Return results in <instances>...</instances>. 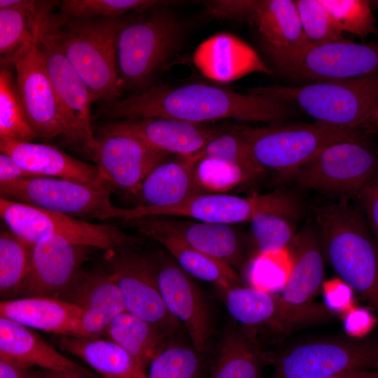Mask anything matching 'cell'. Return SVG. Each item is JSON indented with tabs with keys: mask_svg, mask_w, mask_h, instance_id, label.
<instances>
[{
	"mask_svg": "<svg viewBox=\"0 0 378 378\" xmlns=\"http://www.w3.org/2000/svg\"><path fill=\"white\" fill-rule=\"evenodd\" d=\"M149 365L148 378H206L202 356L184 345L169 343Z\"/></svg>",
	"mask_w": 378,
	"mask_h": 378,
	"instance_id": "f35d334b",
	"label": "cell"
},
{
	"mask_svg": "<svg viewBox=\"0 0 378 378\" xmlns=\"http://www.w3.org/2000/svg\"><path fill=\"white\" fill-rule=\"evenodd\" d=\"M1 153L11 156L25 170L40 177L66 179L84 184L97 183L95 165L74 158L57 148L0 136Z\"/></svg>",
	"mask_w": 378,
	"mask_h": 378,
	"instance_id": "4316f807",
	"label": "cell"
},
{
	"mask_svg": "<svg viewBox=\"0 0 378 378\" xmlns=\"http://www.w3.org/2000/svg\"><path fill=\"white\" fill-rule=\"evenodd\" d=\"M37 41L1 62L15 68L23 105L37 138L51 141L62 137L69 143L68 128Z\"/></svg>",
	"mask_w": 378,
	"mask_h": 378,
	"instance_id": "4fadbf2b",
	"label": "cell"
},
{
	"mask_svg": "<svg viewBox=\"0 0 378 378\" xmlns=\"http://www.w3.org/2000/svg\"><path fill=\"white\" fill-rule=\"evenodd\" d=\"M365 372L366 371H354L337 376L305 378H362Z\"/></svg>",
	"mask_w": 378,
	"mask_h": 378,
	"instance_id": "c3c4849f",
	"label": "cell"
},
{
	"mask_svg": "<svg viewBox=\"0 0 378 378\" xmlns=\"http://www.w3.org/2000/svg\"><path fill=\"white\" fill-rule=\"evenodd\" d=\"M336 27L365 41L377 34V20L371 1L367 0H321Z\"/></svg>",
	"mask_w": 378,
	"mask_h": 378,
	"instance_id": "ab89813d",
	"label": "cell"
},
{
	"mask_svg": "<svg viewBox=\"0 0 378 378\" xmlns=\"http://www.w3.org/2000/svg\"><path fill=\"white\" fill-rule=\"evenodd\" d=\"M376 134H378V132H377V133H376Z\"/></svg>",
	"mask_w": 378,
	"mask_h": 378,
	"instance_id": "816d5d0a",
	"label": "cell"
},
{
	"mask_svg": "<svg viewBox=\"0 0 378 378\" xmlns=\"http://www.w3.org/2000/svg\"><path fill=\"white\" fill-rule=\"evenodd\" d=\"M202 158L201 150L190 155H178L160 164L132 197L136 206H170L204 193L196 176L197 166Z\"/></svg>",
	"mask_w": 378,
	"mask_h": 378,
	"instance_id": "cb8c5ba5",
	"label": "cell"
},
{
	"mask_svg": "<svg viewBox=\"0 0 378 378\" xmlns=\"http://www.w3.org/2000/svg\"><path fill=\"white\" fill-rule=\"evenodd\" d=\"M289 79L307 83L352 79L378 73V42L345 39L308 45L274 69Z\"/></svg>",
	"mask_w": 378,
	"mask_h": 378,
	"instance_id": "7c38bea8",
	"label": "cell"
},
{
	"mask_svg": "<svg viewBox=\"0 0 378 378\" xmlns=\"http://www.w3.org/2000/svg\"><path fill=\"white\" fill-rule=\"evenodd\" d=\"M205 6L216 18L248 22L274 69L309 45L295 1L215 0Z\"/></svg>",
	"mask_w": 378,
	"mask_h": 378,
	"instance_id": "ba28073f",
	"label": "cell"
},
{
	"mask_svg": "<svg viewBox=\"0 0 378 378\" xmlns=\"http://www.w3.org/2000/svg\"><path fill=\"white\" fill-rule=\"evenodd\" d=\"M94 249L59 237L36 242L17 298L54 297L69 284Z\"/></svg>",
	"mask_w": 378,
	"mask_h": 378,
	"instance_id": "44dd1931",
	"label": "cell"
},
{
	"mask_svg": "<svg viewBox=\"0 0 378 378\" xmlns=\"http://www.w3.org/2000/svg\"><path fill=\"white\" fill-rule=\"evenodd\" d=\"M326 260L378 315V246L365 218L347 200L316 211Z\"/></svg>",
	"mask_w": 378,
	"mask_h": 378,
	"instance_id": "7a4b0ae2",
	"label": "cell"
},
{
	"mask_svg": "<svg viewBox=\"0 0 378 378\" xmlns=\"http://www.w3.org/2000/svg\"><path fill=\"white\" fill-rule=\"evenodd\" d=\"M365 220L378 246V175L365 187L358 197Z\"/></svg>",
	"mask_w": 378,
	"mask_h": 378,
	"instance_id": "7bdbcfd3",
	"label": "cell"
},
{
	"mask_svg": "<svg viewBox=\"0 0 378 378\" xmlns=\"http://www.w3.org/2000/svg\"><path fill=\"white\" fill-rule=\"evenodd\" d=\"M150 238L161 244L190 276L211 283L217 288H227L240 284L239 276L234 268L229 265L176 239L162 235H153Z\"/></svg>",
	"mask_w": 378,
	"mask_h": 378,
	"instance_id": "836d02e7",
	"label": "cell"
},
{
	"mask_svg": "<svg viewBox=\"0 0 378 378\" xmlns=\"http://www.w3.org/2000/svg\"><path fill=\"white\" fill-rule=\"evenodd\" d=\"M289 248L290 268L280 296L294 305L312 304L325 274L326 258L316 227L308 225L302 227Z\"/></svg>",
	"mask_w": 378,
	"mask_h": 378,
	"instance_id": "d4e9b609",
	"label": "cell"
},
{
	"mask_svg": "<svg viewBox=\"0 0 378 378\" xmlns=\"http://www.w3.org/2000/svg\"><path fill=\"white\" fill-rule=\"evenodd\" d=\"M282 193L283 190H276L250 197L202 193L170 206L122 209L120 216L123 220L150 215L188 217L202 222L232 225L249 222L256 213L274 205Z\"/></svg>",
	"mask_w": 378,
	"mask_h": 378,
	"instance_id": "ffe728a7",
	"label": "cell"
},
{
	"mask_svg": "<svg viewBox=\"0 0 378 378\" xmlns=\"http://www.w3.org/2000/svg\"><path fill=\"white\" fill-rule=\"evenodd\" d=\"M370 133H360L330 144L290 178L300 188L340 200L358 198L378 175V149Z\"/></svg>",
	"mask_w": 378,
	"mask_h": 378,
	"instance_id": "52a82bcc",
	"label": "cell"
},
{
	"mask_svg": "<svg viewBox=\"0 0 378 378\" xmlns=\"http://www.w3.org/2000/svg\"><path fill=\"white\" fill-rule=\"evenodd\" d=\"M33 378H102L97 374H86L79 372L60 371L41 369L35 371Z\"/></svg>",
	"mask_w": 378,
	"mask_h": 378,
	"instance_id": "bcb514c9",
	"label": "cell"
},
{
	"mask_svg": "<svg viewBox=\"0 0 378 378\" xmlns=\"http://www.w3.org/2000/svg\"><path fill=\"white\" fill-rule=\"evenodd\" d=\"M172 3L156 0H64L60 3L59 15L53 17L52 24L57 27L74 19L122 18L132 10L145 11Z\"/></svg>",
	"mask_w": 378,
	"mask_h": 378,
	"instance_id": "8d00e7d4",
	"label": "cell"
},
{
	"mask_svg": "<svg viewBox=\"0 0 378 378\" xmlns=\"http://www.w3.org/2000/svg\"><path fill=\"white\" fill-rule=\"evenodd\" d=\"M37 44L68 128L69 144L82 146L92 155L97 140L92 129L90 91L57 45L48 26L41 32Z\"/></svg>",
	"mask_w": 378,
	"mask_h": 378,
	"instance_id": "9a60e30c",
	"label": "cell"
},
{
	"mask_svg": "<svg viewBox=\"0 0 378 378\" xmlns=\"http://www.w3.org/2000/svg\"><path fill=\"white\" fill-rule=\"evenodd\" d=\"M217 290L230 316L248 327L266 326L286 334L315 324L318 319L314 304L294 305L255 287L238 285Z\"/></svg>",
	"mask_w": 378,
	"mask_h": 378,
	"instance_id": "d6986e66",
	"label": "cell"
},
{
	"mask_svg": "<svg viewBox=\"0 0 378 378\" xmlns=\"http://www.w3.org/2000/svg\"><path fill=\"white\" fill-rule=\"evenodd\" d=\"M267 361L275 378L332 377L354 371L378 370V340L338 337L288 347Z\"/></svg>",
	"mask_w": 378,
	"mask_h": 378,
	"instance_id": "9c48e42d",
	"label": "cell"
},
{
	"mask_svg": "<svg viewBox=\"0 0 378 378\" xmlns=\"http://www.w3.org/2000/svg\"><path fill=\"white\" fill-rule=\"evenodd\" d=\"M123 221L143 235L149 237L162 235L176 239L233 268L240 267L243 262L244 239L232 225L158 215Z\"/></svg>",
	"mask_w": 378,
	"mask_h": 378,
	"instance_id": "ac0fdd59",
	"label": "cell"
},
{
	"mask_svg": "<svg viewBox=\"0 0 378 378\" xmlns=\"http://www.w3.org/2000/svg\"><path fill=\"white\" fill-rule=\"evenodd\" d=\"M265 172L290 180L303 165L326 146L363 131L314 124H270L251 127L235 125Z\"/></svg>",
	"mask_w": 378,
	"mask_h": 378,
	"instance_id": "8992f818",
	"label": "cell"
},
{
	"mask_svg": "<svg viewBox=\"0 0 378 378\" xmlns=\"http://www.w3.org/2000/svg\"><path fill=\"white\" fill-rule=\"evenodd\" d=\"M97 146L92 155L98 171L97 182L134 196L150 172L169 154L158 150L132 136L98 132Z\"/></svg>",
	"mask_w": 378,
	"mask_h": 378,
	"instance_id": "2e32d148",
	"label": "cell"
},
{
	"mask_svg": "<svg viewBox=\"0 0 378 378\" xmlns=\"http://www.w3.org/2000/svg\"><path fill=\"white\" fill-rule=\"evenodd\" d=\"M58 347L90 365L102 378H148L145 368L110 339L55 335Z\"/></svg>",
	"mask_w": 378,
	"mask_h": 378,
	"instance_id": "f1b7e54d",
	"label": "cell"
},
{
	"mask_svg": "<svg viewBox=\"0 0 378 378\" xmlns=\"http://www.w3.org/2000/svg\"><path fill=\"white\" fill-rule=\"evenodd\" d=\"M128 18L74 19L50 30L92 102L118 99V40Z\"/></svg>",
	"mask_w": 378,
	"mask_h": 378,
	"instance_id": "3957f363",
	"label": "cell"
},
{
	"mask_svg": "<svg viewBox=\"0 0 378 378\" xmlns=\"http://www.w3.org/2000/svg\"><path fill=\"white\" fill-rule=\"evenodd\" d=\"M292 111L293 106L265 96L196 82L155 85L127 98L102 102L95 117L111 121L162 117L197 124L235 119L270 125L284 122Z\"/></svg>",
	"mask_w": 378,
	"mask_h": 378,
	"instance_id": "6da1fadb",
	"label": "cell"
},
{
	"mask_svg": "<svg viewBox=\"0 0 378 378\" xmlns=\"http://www.w3.org/2000/svg\"><path fill=\"white\" fill-rule=\"evenodd\" d=\"M33 244L18 237L7 226L0 231V293L4 300L17 298L30 265Z\"/></svg>",
	"mask_w": 378,
	"mask_h": 378,
	"instance_id": "e575fe53",
	"label": "cell"
},
{
	"mask_svg": "<svg viewBox=\"0 0 378 378\" xmlns=\"http://www.w3.org/2000/svg\"><path fill=\"white\" fill-rule=\"evenodd\" d=\"M36 177L40 176L25 170L11 156L0 153V184Z\"/></svg>",
	"mask_w": 378,
	"mask_h": 378,
	"instance_id": "ee69618b",
	"label": "cell"
},
{
	"mask_svg": "<svg viewBox=\"0 0 378 378\" xmlns=\"http://www.w3.org/2000/svg\"><path fill=\"white\" fill-rule=\"evenodd\" d=\"M55 1H0V54L5 59L37 41L53 14Z\"/></svg>",
	"mask_w": 378,
	"mask_h": 378,
	"instance_id": "f546056e",
	"label": "cell"
},
{
	"mask_svg": "<svg viewBox=\"0 0 378 378\" xmlns=\"http://www.w3.org/2000/svg\"><path fill=\"white\" fill-rule=\"evenodd\" d=\"M247 92L295 105L316 122L359 129L378 104V73L344 80L251 88Z\"/></svg>",
	"mask_w": 378,
	"mask_h": 378,
	"instance_id": "277c9868",
	"label": "cell"
},
{
	"mask_svg": "<svg viewBox=\"0 0 378 378\" xmlns=\"http://www.w3.org/2000/svg\"><path fill=\"white\" fill-rule=\"evenodd\" d=\"M35 371L31 368L0 358V378H33Z\"/></svg>",
	"mask_w": 378,
	"mask_h": 378,
	"instance_id": "f6af8a7d",
	"label": "cell"
},
{
	"mask_svg": "<svg viewBox=\"0 0 378 378\" xmlns=\"http://www.w3.org/2000/svg\"><path fill=\"white\" fill-rule=\"evenodd\" d=\"M106 335L144 368L167 346L170 337L158 326L126 311L112 319Z\"/></svg>",
	"mask_w": 378,
	"mask_h": 378,
	"instance_id": "d6a6232c",
	"label": "cell"
},
{
	"mask_svg": "<svg viewBox=\"0 0 378 378\" xmlns=\"http://www.w3.org/2000/svg\"><path fill=\"white\" fill-rule=\"evenodd\" d=\"M183 31V24L167 6L128 18L118 40L120 91L148 84L180 47Z\"/></svg>",
	"mask_w": 378,
	"mask_h": 378,
	"instance_id": "5b68a950",
	"label": "cell"
},
{
	"mask_svg": "<svg viewBox=\"0 0 378 378\" xmlns=\"http://www.w3.org/2000/svg\"><path fill=\"white\" fill-rule=\"evenodd\" d=\"M359 129L370 134L378 132V104L368 114Z\"/></svg>",
	"mask_w": 378,
	"mask_h": 378,
	"instance_id": "7dc6e473",
	"label": "cell"
},
{
	"mask_svg": "<svg viewBox=\"0 0 378 378\" xmlns=\"http://www.w3.org/2000/svg\"><path fill=\"white\" fill-rule=\"evenodd\" d=\"M0 136L21 141L37 138L29 122L16 76L6 65L0 71Z\"/></svg>",
	"mask_w": 378,
	"mask_h": 378,
	"instance_id": "d590c367",
	"label": "cell"
},
{
	"mask_svg": "<svg viewBox=\"0 0 378 378\" xmlns=\"http://www.w3.org/2000/svg\"><path fill=\"white\" fill-rule=\"evenodd\" d=\"M197 181L204 190H223L245 181L241 174L235 168L217 161L202 158L196 168Z\"/></svg>",
	"mask_w": 378,
	"mask_h": 378,
	"instance_id": "b9f144b4",
	"label": "cell"
},
{
	"mask_svg": "<svg viewBox=\"0 0 378 378\" xmlns=\"http://www.w3.org/2000/svg\"><path fill=\"white\" fill-rule=\"evenodd\" d=\"M203 158L227 164L237 169L245 182L265 173L235 126L229 127L202 150Z\"/></svg>",
	"mask_w": 378,
	"mask_h": 378,
	"instance_id": "74e56055",
	"label": "cell"
},
{
	"mask_svg": "<svg viewBox=\"0 0 378 378\" xmlns=\"http://www.w3.org/2000/svg\"><path fill=\"white\" fill-rule=\"evenodd\" d=\"M111 193L98 182L84 184L46 176L0 184L1 198L83 220L116 218L120 207L111 203Z\"/></svg>",
	"mask_w": 378,
	"mask_h": 378,
	"instance_id": "8fae6325",
	"label": "cell"
},
{
	"mask_svg": "<svg viewBox=\"0 0 378 378\" xmlns=\"http://www.w3.org/2000/svg\"><path fill=\"white\" fill-rule=\"evenodd\" d=\"M0 216L7 227L34 244L48 237H59L75 244L103 249L138 244L141 239L118 227L94 224L69 216L0 197Z\"/></svg>",
	"mask_w": 378,
	"mask_h": 378,
	"instance_id": "30bf717a",
	"label": "cell"
},
{
	"mask_svg": "<svg viewBox=\"0 0 378 378\" xmlns=\"http://www.w3.org/2000/svg\"><path fill=\"white\" fill-rule=\"evenodd\" d=\"M309 45H319L344 39L321 0L295 1Z\"/></svg>",
	"mask_w": 378,
	"mask_h": 378,
	"instance_id": "60d3db41",
	"label": "cell"
},
{
	"mask_svg": "<svg viewBox=\"0 0 378 378\" xmlns=\"http://www.w3.org/2000/svg\"><path fill=\"white\" fill-rule=\"evenodd\" d=\"M83 311L53 297H29L0 302V316L29 328L56 335L87 337L82 324Z\"/></svg>",
	"mask_w": 378,
	"mask_h": 378,
	"instance_id": "484cf974",
	"label": "cell"
},
{
	"mask_svg": "<svg viewBox=\"0 0 378 378\" xmlns=\"http://www.w3.org/2000/svg\"><path fill=\"white\" fill-rule=\"evenodd\" d=\"M362 378H378V370L366 371Z\"/></svg>",
	"mask_w": 378,
	"mask_h": 378,
	"instance_id": "681fc988",
	"label": "cell"
},
{
	"mask_svg": "<svg viewBox=\"0 0 378 378\" xmlns=\"http://www.w3.org/2000/svg\"><path fill=\"white\" fill-rule=\"evenodd\" d=\"M0 358L29 368L94 374L62 355L29 328L2 316Z\"/></svg>",
	"mask_w": 378,
	"mask_h": 378,
	"instance_id": "83f0119b",
	"label": "cell"
},
{
	"mask_svg": "<svg viewBox=\"0 0 378 378\" xmlns=\"http://www.w3.org/2000/svg\"><path fill=\"white\" fill-rule=\"evenodd\" d=\"M376 3H377V1H376ZM377 4H378V3H377Z\"/></svg>",
	"mask_w": 378,
	"mask_h": 378,
	"instance_id": "f907efd6",
	"label": "cell"
},
{
	"mask_svg": "<svg viewBox=\"0 0 378 378\" xmlns=\"http://www.w3.org/2000/svg\"><path fill=\"white\" fill-rule=\"evenodd\" d=\"M266 356L254 336L231 325L225 330L206 378H261Z\"/></svg>",
	"mask_w": 378,
	"mask_h": 378,
	"instance_id": "1f68e13d",
	"label": "cell"
},
{
	"mask_svg": "<svg viewBox=\"0 0 378 378\" xmlns=\"http://www.w3.org/2000/svg\"><path fill=\"white\" fill-rule=\"evenodd\" d=\"M53 298L83 311L82 324L89 338H101L112 319L125 311L116 283L110 272L80 270Z\"/></svg>",
	"mask_w": 378,
	"mask_h": 378,
	"instance_id": "603a6c76",
	"label": "cell"
},
{
	"mask_svg": "<svg viewBox=\"0 0 378 378\" xmlns=\"http://www.w3.org/2000/svg\"><path fill=\"white\" fill-rule=\"evenodd\" d=\"M227 127L153 117L110 121L97 132L127 134L158 150L178 155L200 151Z\"/></svg>",
	"mask_w": 378,
	"mask_h": 378,
	"instance_id": "7402d4cb",
	"label": "cell"
},
{
	"mask_svg": "<svg viewBox=\"0 0 378 378\" xmlns=\"http://www.w3.org/2000/svg\"><path fill=\"white\" fill-rule=\"evenodd\" d=\"M125 246L106 251L104 258L123 300L125 311L171 337L181 322L167 310L148 256Z\"/></svg>",
	"mask_w": 378,
	"mask_h": 378,
	"instance_id": "5bb4252c",
	"label": "cell"
},
{
	"mask_svg": "<svg viewBox=\"0 0 378 378\" xmlns=\"http://www.w3.org/2000/svg\"><path fill=\"white\" fill-rule=\"evenodd\" d=\"M301 200L284 190L272 207L256 213L249 221L250 233L260 255L278 254L290 248L298 231Z\"/></svg>",
	"mask_w": 378,
	"mask_h": 378,
	"instance_id": "4dcf8cb0",
	"label": "cell"
},
{
	"mask_svg": "<svg viewBox=\"0 0 378 378\" xmlns=\"http://www.w3.org/2000/svg\"><path fill=\"white\" fill-rule=\"evenodd\" d=\"M169 312L187 329L194 348L206 354L212 332L211 313L197 284L168 251L148 256Z\"/></svg>",
	"mask_w": 378,
	"mask_h": 378,
	"instance_id": "e0dca14e",
	"label": "cell"
}]
</instances>
